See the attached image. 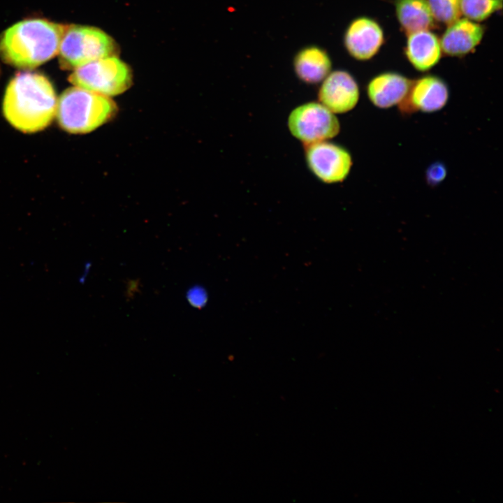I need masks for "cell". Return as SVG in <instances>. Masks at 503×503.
Here are the masks:
<instances>
[{
	"instance_id": "cell-1",
	"label": "cell",
	"mask_w": 503,
	"mask_h": 503,
	"mask_svg": "<svg viewBox=\"0 0 503 503\" xmlns=\"http://www.w3.org/2000/svg\"><path fill=\"white\" fill-rule=\"evenodd\" d=\"M54 88L42 73L20 72L9 81L2 110L6 120L23 133H35L48 127L56 115Z\"/></svg>"
},
{
	"instance_id": "cell-2",
	"label": "cell",
	"mask_w": 503,
	"mask_h": 503,
	"mask_svg": "<svg viewBox=\"0 0 503 503\" xmlns=\"http://www.w3.org/2000/svg\"><path fill=\"white\" fill-rule=\"evenodd\" d=\"M66 27L39 18L15 23L0 35V57L23 69L38 66L58 54Z\"/></svg>"
},
{
	"instance_id": "cell-3",
	"label": "cell",
	"mask_w": 503,
	"mask_h": 503,
	"mask_svg": "<svg viewBox=\"0 0 503 503\" xmlns=\"http://www.w3.org/2000/svg\"><path fill=\"white\" fill-rule=\"evenodd\" d=\"M116 111L110 97L75 86L64 90L57 99L56 115L63 130L82 134L109 121Z\"/></svg>"
},
{
	"instance_id": "cell-4",
	"label": "cell",
	"mask_w": 503,
	"mask_h": 503,
	"mask_svg": "<svg viewBox=\"0 0 503 503\" xmlns=\"http://www.w3.org/2000/svg\"><path fill=\"white\" fill-rule=\"evenodd\" d=\"M117 46L102 30L92 27L66 24L59 49L61 68L75 69L94 60L116 56Z\"/></svg>"
},
{
	"instance_id": "cell-5",
	"label": "cell",
	"mask_w": 503,
	"mask_h": 503,
	"mask_svg": "<svg viewBox=\"0 0 503 503\" xmlns=\"http://www.w3.org/2000/svg\"><path fill=\"white\" fill-rule=\"evenodd\" d=\"M68 80L74 86L110 97L128 89L132 75L124 62L116 56H110L74 69Z\"/></svg>"
},
{
	"instance_id": "cell-6",
	"label": "cell",
	"mask_w": 503,
	"mask_h": 503,
	"mask_svg": "<svg viewBox=\"0 0 503 503\" xmlns=\"http://www.w3.org/2000/svg\"><path fill=\"white\" fill-rule=\"evenodd\" d=\"M287 124L291 135L304 145L333 138L340 131L337 117L319 102H308L294 108Z\"/></svg>"
},
{
	"instance_id": "cell-7",
	"label": "cell",
	"mask_w": 503,
	"mask_h": 503,
	"mask_svg": "<svg viewBox=\"0 0 503 503\" xmlns=\"http://www.w3.org/2000/svg\"><path fill=\"white\" fill-rule=\"evenodd\" d=\"M305 146L307 167L319 180L333 184L342 182L348 177L353 161L346 148L328 140Z\"/></svg>"
},
{
	"instance_id": "cell-8",
	"label": "cell",
	"mask_w": 503,
	"mask_h": 503,
	"mask_svg": "<svg viewBox=\"0 0 503 503\" xmlns=\"http://www.w3.org/2000/svg\"><path fill=\"white\" fill-rule=\"evenodd\" d=\"M360 96L358 85L348 72L337 70L330 72L321 85L319 103L334 114L349 112L357 105Z\"/></svg>"
},
{
	"instance_id": "cell-9",
	"label": "cell",
	"mask_w": 503,
	"mask_h": 503,
	"mask_svg": "<svg viewBox=\"0 0 503 503\" xmlns=\"http://www.w3.org/2000/svg\"><path fill=\"white\" fill-rule=\"evenodd\" d=\"M449 98L446 84L438 77L427 75L412 82L407 96L399 107L405 114L417 111L431 113L442 110Z\"/></svg>"
},
{
	"instance_id": "cell-10",
	"label": "cell",
	"mask_w": 503,
	"mask_h": 503,
	"mask_svg": "<svg viewBox=\"0 0 503 503\" xmlns=\"http://www.w3.org/2000/svg\"><path fill=\"white\" fill-rule=\"evenodd\" d=\"M383 41L384 34L380 26L367 17L353 20L344 36V45L348 52L358 60L372 58L378 52Z\"/></svg>"
},
{
	"instance_id": "cell-11",
	"label": "cell",
	"mask_w": 503,
	"mask_h": 503,
	"mask_svg": "<svg viewBox=\"0 0 503 503\" xmlns=\"http://www.w3.org/2000/svg\"><path fill=\"white\" fill-rule=\"evenodd\" d=\"M412 82L395 73H384L373 78L367 85V94L371 103L380 109L400 105L407 96Z\"/></svg>"
},
{
	"instance_id": "cell-12",
	"label": "cell",
	"mask_w": 503,
	"mask_h": 503,
	"mask_svg": "<svg viewBox=\"0 0 503 503\" xmlns=\"http://www.w3.org/2000/svg\"><path fill=\"white\" fill-rule=\"evenodd\" d=\"M483 28L469 19H458L444 33L441 49L449 55H462L470 52L481 41Z\"/></svg>"
},
{
	"instance_id": "cell-13",
	"label": "cell",
	"mask_w": 503,
	"mask_h": 503,
	"mask_svg": "<svg viewBox=\"0 0 503 503\" xmlns=\"http://www.w3.org/2000/svg\"><path fill=\"white\" fill-rule=\"evenodd\" d=\"M440 42L429 30L409 34L406 54L415 68L421 71L433 67L441 57Z\"/></svg>"
},
{
	"instance_id": "cell-14",
	"label": "cell",
	"mask_w": 503,
	"mask_h": 503,
	"mask_svg": "<svg viewBox=\"0 0 503 503\" xmlns=\"http://www.w3.org/2000/svg\"><path fill=\"white\" fill-rule=\"evenodd\" d=\"M293 67L300 80L307 84H317L330 72L331 61L327 52L321 48L308 46L297 53Z\"/></svg>"
},
{
	"instance_id": "cell-15",
	"label": "cell",
	"mask_w": 503,
	"mask_h": 503,
	"mask_svg": "<svg viewBox=\"0 0 503 503\" xmlns=\"http://www.w3.org/2000/svg\"><path fill=\"white\" fill-rule=\"evenodd\" d=\"M398 19L407 33L428 30L434 24V17L427 0H397Z\"/></svg>"
},
{
	"instance_id": "cell-16",
	"label": "cell",
	"mask_w": 503,
	"mask_h": 503,
	"mask_svg": "<svg viewBox=\"0 0 503 503\" xmlns=\"http://www.w3.org/2000/svg\"><path fill=\"white\" fill-rule=\"evenodd\" d=\"M502 6V0H460L461 14L476 21L486 19Z\"/></svg>"
},
{
	"instance_id": "cell-17",
	"label": "cell",
	"mask_w": 503,
	"mask_h": 503,
	"mask_svg": "<svg viewBox=\"0 0 503 503\" xmlns=\"http://www.w3.org/2000/svg\"><path fill=\"white\" fill-rule=\"evenodd\" d=\"M432 16L437 21L449 25L461 15L460 0H427Z\"/></svg>"
},
{
	"instance_id": "cell-18",
	"label": "cell",
	"mask_w": 503,
	"mask_h": 503,
	"mask_svg": "<svg viewBox=\"0 0 503 503\" xmlns=\"http://www.w3.org/2000/svg\"><path fill=\"white\" fill-rule=\"evenodd\" d=\"M447 170L441 162H435L430 165L425 172V179L428 184L435 186L446 177Z\"/></svg>"
},
{
	"instance_id": "cell-19",
	"label": "cell",
	"mask_w": 503,
	"mask_h": 503,
	"mask_svg": "<svg viewBox=\"0 0 503 503\" xmlns=\"http://www.w3.org/2000/svg\"><path fill=\"white\" fill-rule=\"evenodd\" d=\"M187 298L189 302L194 307H202L207 300L205 291L197 286L189 289L187 293Z\"/></svg>"
},
{
	"instance_id": "cell-20",
	"label": "cell",
	"mask_w": 503,
	"mask_h": 503,
	"mask_svg": "<svg viewBox=\"0 0 503 503\" xmlns=\"http://www.w3.org/2000/svg\"><path fill=\"white\" fill-rule=\"evenodd\" d=\"M89 268H90V263H87L85 265V267L84 268V272H82V277H80L79 280L82 282H84L86 276L89 272Z\"/></svg>"
}]
</instances>
